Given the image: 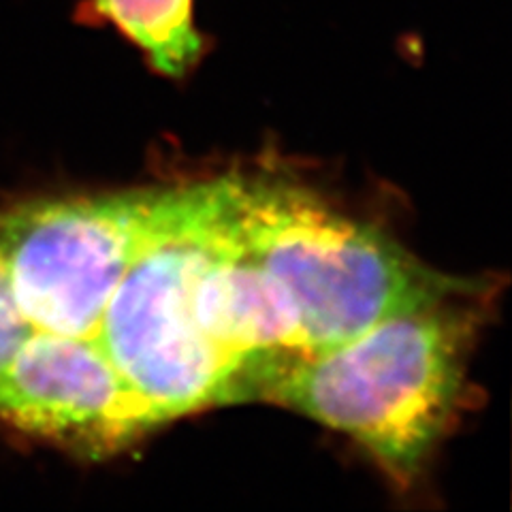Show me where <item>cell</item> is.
<instances>
[{
  "label": "cell",
  "mask_w": 512,
  "mask_h": 512,
  "mask_svg": "<svg viewBox=\"0 0 512 512\" xmlns=\"http://www.w3.org/2000/svg\"><path fill=\"white\" fill-rule=\"evenodd\" d=\"M235 207L197 276L195 323L235 365L252 357L306 352L291 295L239 242Z\"/></svg>",
  "instance_id": "8992f818"
},
{
  "label": "cell",
  "mask_w": 512,
  "mask_h": 512,
  "mask_svg": "<svg viewBox=\"0 0 512 512\" xmlns=\"http://www.w3.org/2000/svg\"><path fill=\"white\" fill-rule=\"evenodd\" d=\"M237 190V173L165 186L146 242L94 333L158 427L222 406L237 367L192 314L197 276L227 227Z\"/></svg>",
  "instance_id": "3957f363"
},
{
  "label": "cell",
  "mask_w": 512,
  "mask_h": 512,
  "mask_svg": "<svg viewBox=\"0 0 512 512\" xmlns=\"http://www.w3.org/2000/svg\"><path fill=\"white\" fill-rule=\"evenodd\" d=\"M165 186L47 199L0 214V254L30 331L94 338Z\"/></svg>",
  "instance_id": "277c9868"
},
{
  "label": "cell",
  "mask_w": 512,
  "mask_h": 512,
  "mask_svg": "<svg viewBox=\"0 0 512 512\" xmlns=\"http://www.w3.org/2000/svg\"><path fill=\"white\" fill-rule=\"evenodd\" d=\"M30 327L15 306V299L9 286L3 254H0V367H3L20 344L28 338Z\"/></svg>",
  "instance_id": "ba28073f"
},
{
  "label": "cell",
  "mask_w": 512,
  "mask_h": 512,
  "mask_svg": "<svg viewBox=\"0 0 512 512\" xmlns=\"http://www.w3.org/2000/svg\"><path fill=\"white\" fill-rule=\"evenodd\" d=\"M0 423L92 461L158 427L96 338L47 331L0 367Z\"/></svg>",
  "instance_id": "5b68a950"
},
{
  "label": "cell",
  "mask_w": 512,
  "mask_h": 512,
  "mask_svg": "<svg viewBox=\"0 0 512 512\" xmlns=\"http://www.w3.org/2000/svg\"><path fill=\"white\" fill-rule=\"evenodd\" d=\"M77 18L114 26L139 47L156 73L171 79L190 73L205 54L195 0H84Z\"/></svg>",
  "instance_id": "52a82bcc"
},
{
  "label": "cell",
  "mask_w": 512,
  "mask_h": 512,
  "mask_svg": "<svg viewBox=\"0 0 512 512\" xmlns=\"http://www.w3.org/2000/svg\"><path fill=\"white\" fill-rule=\"evenodd\" d=\"M235 231L291 295L306 352L346 342L395 314L491 291L483 280L427 267L374 224L286 180L239 175Z\"/></svg>",
  "instance_id": "7a4b0ae2"
},
{
  "label": "cell",
  "mask_w": 512,
  "mask_h": 512,
  "mask_svg": "<svg viewBox=\"0 0 512 512\" xmlns=\"http://www.w3.org/2000/svg\"><path fill=\"white\" fill-rule=\"evenodd\" d=\"M487 293L380 320L312 352L244 359L224 402H269L342 431L395 483L410 485L451 427Z\"/></svg>",
  "instance_id": "6da1fadb"
}]
</instances>
